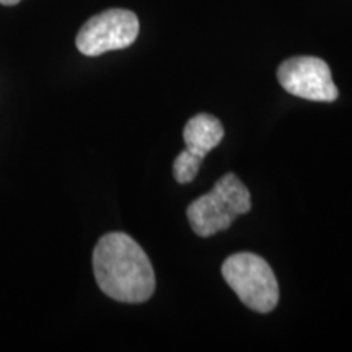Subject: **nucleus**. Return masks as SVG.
<instances>
[{"mask_svg": "<svg viewBox=\"0 0 352 352\" xmlns=\"http://www.w3.org/2000/svg\"><path fill=\"white\" fill-rule=\"evenodd\" d=\"M139 36V19L124 8H109L91 16L76 38L77 50L83 56H101L104 52L129 47Z\"/></svg>", "mask_w": 352, "mask_h": 352, "instance_id": "nucleus-4", "label": "nucleus"}, {"mask_svg": "<svg viewBox=\"0 0 352 352\" xmlns=\"http://www.w3.org/2000/svg\"><path fill=\"white\" fill-rule=\"evenodd\" d=\"M19 2H21V0H0L2 6H16Z\"/></svg>", "mask_w": 352, "mask_h": 352, "instance_id": "nucleus-8", "label": "nucleus"}, {"mask_svg": "<svg viewBox=\"0 0 352 352\" xmlns=\"http://www.w3.org/2000/svg\"><path fill=\"white\" fill-rule=\"evenodd\" d=\"M202 160L204 158L191 152L189 148H184L182 153H178V157L173 162V176L176 182L182 184L191 183L201 168Z\"/></svg>", "mask_w": 352, "mask_h": 352, "instance_id": "nucleus-7", "label": "nucleus"}, {"mask_svg": "<svg viewBox=\"0 0 352 352\" xmlns=\"http://www.w3.org/2000/svg\"><path fill=\"white\" fill-rule=\"evenodd\" d=\"M277 80L285 91L298 98L324 103L338 98L329 65L320 57H290L277 69Z\"/></svg>", "mask_w": 352, "mask_h": 352, "instance_id": "nucleus-5", "label": "nucleus"}, {"mask_svg": "<svg viewBox=\"0 0 352 352\" xmlns=\"http://www.w3.org/2000/svg\"><path fill=\"white\" fill-rule=\"evenodd\" d=\"M222 276L246 307L270 314L279 302V284L267 261L254 253H235L222 264Z\"/></svg>", "mask_w": 352, "mask_h": 352, "instance_id": "nucleus-3", "label": "nucleus"}, {"mask_svg": "<svg viewBox=\"0 0 352 352\" xmlns=\"http://www.w3.org/2000/svg\"><path fill=\"white\" fill-rule=\"evenodd\" d=\"M183 139L186 148L204 158L212 148L222 142L223 126L212 114H196L184 126Z\"/></svg>", "mask_w": 352, "mask_h": 352, "instance_id": "nucleus-6", "label": "nucleus"}, {"mask_svg": "<svg viewBox=\"0 0 352 352\" xmlns=\"http://www.w3.org/2000/svg\"><path fill=\"white\" fill-rule=\"evenodd\" d=\"M94 272L101 292L122 303H142L155 292V272L147 253L129 235L113 232L94 250Z\"/></svg>", "mask_w": 352, "mask_h": 352, "instance_id": "nucleus-1", "label": "nucleus"}, {"mask_svg": "<svg viewBox=\"0 0 352 352\" xmlns=\"http://www.w3.org/2000/svg\"><path fill=\"white\" fill-rule=\"evenodd\" d=\"M252 196L248 188L233 173L223 175L208 195L197 197L186 210L189 226L199 236L227 230L239 215L250 212Z\"/></svg>", "mask_w": 352, "mask_h": 352, "instance_id": "nucleus-2", "label": "nucleus"}]
</instances>
